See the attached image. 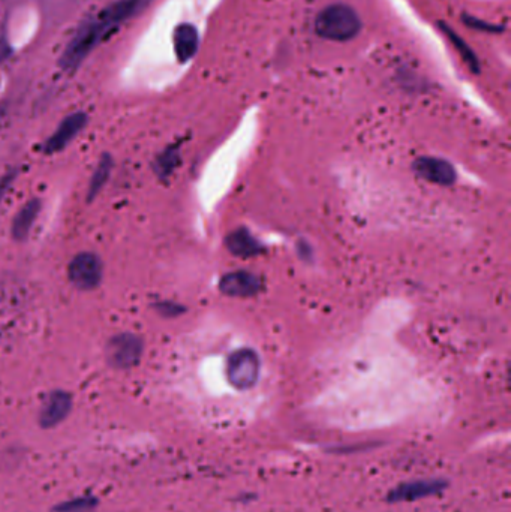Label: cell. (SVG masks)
<instances>
[{
  "instance_id": "cell-1",
  "label": "cell",
  "mask_w": 511,
  "mask_h": 512,
  "mask_svg": "<svg viewBox=\"0 0 511 512\" xmlns=\"http://www.w3.org/2000/svg\"><path fill=\"white\" fill-rule=\"evenodd\" d=\"M152 0H116L84 21L60 56V65L66 71L78 68L87 56L108 38L120 24L146 8Z\"/></svg>"
},
{
  "instance_id": "cell-2",
  "label": "cell",
  "mask_w": 511,
  "mask_h": 512,
  "mask_svg": "<svg viewBox=\"0 0 511 512\" xmlns=\"http://www.w3.org/2000/svg\"><path fill=\"white\" fill-rule=\"evenodd\" d=\"M362 27L359 12L345 3L326 6L315 18V33L327 41H351L359 35Z\"/></svg>"
},
{
  "instance_id": "cell-3",
  "label": "cell",
  "mask_w": 511,
  "mask_h": 512,
  "mask_svg": "<svg viewBox=\"0 0 511 512\" xmlns=\"http://www.w3.org/2000/svg\"><path fill=\"white\" fill-rule=\"evenodd\" d=\"M260 378V358L252 349H239L227 361V379L237 390H249Z\"/></svg>"
},
{
  "instance_id": "cell-4",
  "label": "cell",
  "mask_w": 511,
  "mask_h": 512,
  "mask_svg": "<svg viewBox=\"0 0 511 512\" xmlns=\"http://www.w3.org/2000/svg\"><path fill=\"white\" fill-rule=\"evenodd\" d=\"M102 273H104V267H102V261L98 255L84 252V254L74 256L69 262V280L75 288L81 289V291L95 289L101 283Z\"/></svg>"
},
{
  "instance_id": "cell-5",
  "label": "cell",
  "mask_w": 511,
  "mask_h": 512,
  "mask_svg": "<svg viewBox=\"0 0 511 512\" xmlns=\"http://www.w3.org/2000/svg\"><path fill=\"white\" fill-rule=\"evenodd\" d=\"M105 355L111 366L117 369H129L140 361L143 355V342L135 334H117L108 340Z\"/></svg>"
},
{
  "instance_id": "cell-6",
  "label": "cell",
  "mask_w": 511,
  "mask_h": 512,
  "mask_svg": "<svg viewBox=\"0 0 511 512\" xmlns=\"http://www.w3.org/2000/svg\"><path fill=\"white\" fill-rule=\"evenodd\" d=\"M87 123V116L84 113L69 114L68 117L63 119V122L57 126L56 131L48 138L47 143L44 144V152L53 153L60 152L65 149L81 131Z\"/></svg>"
},
{
  "instance_id": "cell-7",
  "label": "cell",
  "mask_w": 511,
  "mask_h": 512,
  "mask_svg": "<svg viewBox=\"0 0 511 512\" xmlns=\"http://www.w3.org/2000/svg\"><path fill=\"white\" fill-rule=\"evenodd\" d=\"M414 171L417 176L435 183V185L449 186L456 180V171L452 164L444 159L431 158V156L417 159L414 162Z\"/></svg>"
},
{
  "instance_id": "cell-8",
  "label": "cell",
  "mask_w": 511,
  "mask_h": 512,
  "mask_svg": "<svg viewBox=\"0 0 511 512\" xmlns=\"http://www.w3.org/2000/svg\"><path fill=\"white\" fill-rule=\"evenodd\" d=\"M219 288L230 297H252L260 292L261 280L260 277L246 271H233L222 277Z\"/></svg>"
},
{
  "instance_id": "cell-9",
  "label": "cell",
  "mask_w": 511,
  "mask_h": 512,
  "mask_svg": "<svg viewBox=\"0 0 511 512\" xmlns=\"http://www.w3.org/2000/svg\"><path fill=\"white\" fill-rule=\"evenodd\" d=\"M174 53L180 63H188L194 59L200 47V35L197 27L191 23H182L174 29L173 33Z\"/></svg>"
},
{
  "instance_id": "cell-10",
  "label": "cell",
  "mask_w": 511,
  "mask_h": 512,
  "mask_svg": "<svg viewBox=\"0 0 511 512\" xmlns=\"http://www.w3.org/2000/svg\"><path fill=\"white\" fill-rule=\"evenodd\" d=\"M72 400L69 394L63 391H54L50 396L45 399L44 405L41 408L42 426L53 427L59 424L60 421L65 420L66 415L71 411Z\"/></svg>"
},
{
  "instance_id": "cell-11",
  "label": "cell",
  "mask_w": 511,
  "mask_h": 512,
  "mask_svg": "<svg viewBox=\"0 0 511 512\" xmlns=\"http://www.w3.org/2000/svg\"><path fill=\"white\" fill-rule=\"evenodd\" d=\"M444 489L441 481H414V483L402 484L398 489L390 493V501H414V499L426 498V496L435 495Z\"/></svg>"
},
{
  "instance_id": "cell-12",
  "label": "cell",
  "mask_w": 511,
  "mask_h": 512,
  "mask_svg": "<svg viewBox=\"0 0 511 512\" xmlns=\"http://www.w3.org/2000/svg\"><path fill=\"white\" fill-rule=\"evenodd\" d=\"M39 210H41V203L39 200H30L21 207L20 212L12 219L11 233L12 237L18 242H23L29 237L30 230L38 218Z\"/></svg>"
},
{
  "instance_id": "cell-13",
  "label": "cell",
  "mask_w": 511,
  "mask_h": 512,
  "mask_svg": "<svg viewBox=\"0 0 511 512\" xmlns=\"http://www.w3.org/2000/svg\"><path fill=\"white\" fill-rule=\"evenodd\" d=\"M225 242H227V248L230 249L231 254L242 256V258L258 255L261 251L260 243L249 234V231H234Z\"/></svg>"
},
{
  "instance_id": "cell-14",
  "label": "cell",
  "mask_w": 511,
  "mask_h": 512,
  "mask_svg": "<svg viewBox=\"0 0 511 512\" xmlns=\"http://www.w3.org/2000/svg\"><path fill=\"white\" fill-rule=\"evenodd\" d=\"M111 168H113V159L111 156H102L101 161L98 162L95 173H93L92 179H90L89 189H87V198L93 200L99 192L104 188L107 183L108 177L111 174Z\"/></svg>"
},
{
  "instance_id": "cell-15",
  "label": "cell",
  "mask_w": 511,
  "mask_h": 512,
  "mask_svg": "<svg viewBox=\"0 0 511 512\" xmlns=\"http://www.w3.org/2000/svg\"><path fill=\"white\" fill-rule=\"evenodd\" d=\"M444 32L447 33V36H449L450 41L453 42V45H455L456 50L459 51V54H461L462 59L467 62V65L470 66L471 69H473L474 72L479 71V59H477L476 54H474V51L471 50L470 45L467 44V42L464 41V39L459 38L458 33L453 32L452 29H447V27H444Z\"/></svg>"
},
{
  "instance_id": "cell-16",
  "label": "cell",
  "mask_w": 511,
  "mask_h": 512,
  "mask_svg": "<svg viewBox=\"0 0 511 512\" xmlns=\"http://www.w3.org/2000/svg\"><path fill=\"white\" fill-rule=\"evenodd\" d=\"M177 156L174 150H168L164 153L161 159L158 161L159 174H168L173 170L174 164H176Z\"/></svg>"
}]
</instances>
